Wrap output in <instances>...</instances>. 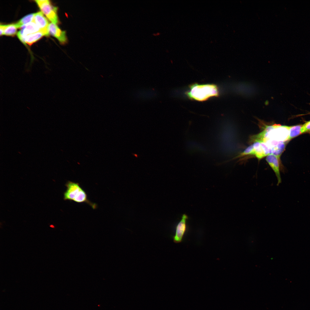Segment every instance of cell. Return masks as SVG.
<instances>
[{"mask_svg": "<svg viewBox=\"0 0 310 310\" xmlns=\"http://www.w3.org/2000/svg\"><path fill=\"white\" fill-rule=\"evenodd\" d=\"M188 218L186 214H183L181 220L176 226L175 233L173 237L175 243H178L182 241L187 229V222Z\"/></svg>", "mask_w": 310, "mask_h": 310, "instance_id": "obj_6", "label": "cell"}, {"mask_svg": "<svg viewBox=\"0 0 310 310\" xmlns=\"http://www.w3.org/2000/svg\"><path fill=\"white\" fill-rule=\"evenodd\" d=\"M248 155H254V150L253 144L248 147L238 156L240 157Z\"/></svg>", "mask_w": 310, "mask_h": 310, "instance_id": "obj_17", "label": "cell"}, {"mask_svg": "<svg viewBox=\"0 0 310 310\" xmlns=\"http://www.w3.org/2000/svg\"><path fill=\"white\" fill-rule=\"evenodd\" d=\"M40 31V29L37 25L32 21L22 27V29L17 33L18 38L24 44V37L28 34Z\"/></svg>", "mask_w": 310, "mask_h": 310, "instance_id": "obj_7", "label": "cell"}, {"mask_svg": "<svg viewBox=\"0 0 310 310\" xmlns=\"http://www.w3.org/2000/svg\"><path fill=\"white\" fill-rule=\"evenodd\" d=\"M186 94L191 99L204 101L212 97H218L219 92L218 86L214 84L195 83L189 86Z\"/></svg>", "mask_w": 310, "mask_h": 310, "instance_id": "obj_1", "label": "cell"}, {"mask_svg": "<svg viewBox=\"0 0 310 310\" xmlns=\"http://www.w3.org/2000/svg\"><path fill=\"white\" fill-rule=\"evenodd\" d=\"M302 125H298L289 127V133L288 141L299 135L301 133Z\"/></svg>", "mask_w": 310, "mask_h": 310, "instance_id": "obj_15", "label": "cell"}, {"mask_svg": "<svg viewBox=\"0 0 310 310\" xmlns=\"http://www.w3.org/2000/svg\"><path fill=\"white\" fill-rule=\"evenodd\" d=\"M285 142H279L274 144L270 149V154L277 156L279 159L285 148Z\"/></svg>", "mask_w": 310, "mask_h": 310, "instance_id": "obj_12", "label": "cell"}, {"mask_svg": "<svg viewBox=\"0 0 310 310\" xmlns=\"http://www.w3.org/2000/svg\"><path fill=\"white\" fill-rule=\"evenodd\" d=\"M160 34V33L158 32V33H157L156 34H153L152 35H154V36H157V35H159Z\"/></svg>", "mask_w": 310, "mask_h": 310, "instance_id": "obj_20", "label": "cell"}, {"mask_svg": "<svg viewBox=\"0 0 310 310\" xmlns=\"http://www.w3.org/2000/svg\"><path fill=\"white\" fill-rule=\"evenodd\" d=\"M309 132H310V121L306 122L304 125H302L301 129V133Z\"/></svg>", "mask_w": 310, "mask_h": 310, "instance_id": "obj_18", "label": "cell"}, {"mask_svg": "<svg viewBox=\"0 0 310 310\" xmlns=\"http://www.w3.org/2000/svg\"><path fill=\"white\" fill-rule=\"evenodd\" d=\"M289 126L274 124L265 129V142L268 140L285 142L288 141Z\"/></svg>", "mask_w": 310, "mask_h": 310, "instance_id": "obj_3", "label": "cell"}, {"mask_svg": "<svg viewBox=\"0 0 310 310\" xmlns=\"http://www.w3.org/2000/svg\"><path fill=\"white\" fill-rule=\"evenodd\" d=\"M43 36H46L45 34L40 31L26 35L24 37V44L27 43L30 45Z\"/></svg>", "mask_w": 310, "mask_h": 310, "instance_id": "obj_13", "label": "cell"}, {"mask_svg": "<svg viewBox=\"0 0 310 310\" xmlns=\"http://www.w3.org/2000/svg\"><path fill=\"white\" fill-rule=\"evenodd\" d=\"M280 159L276 156L270 154L266 156V160L275 173L278 180L277 185L281 182L279 165Z\"/></svg>", "mask_w": 310, "mask_h": 310, "instance_id": "obj_9", "label": "cell"}, {"mask_svg": "<svg viewBox=\"0 0 310 310\" xmlns=\"http://www.w3.org/2000/svg\"><path fill=\"white\" fill-rule=\"evenodd\" d=\"M48 30L49 34L56 38L62 44L67 42L66 33L62 31L56 24L52 23L49 24Z\"/></svg>", "mask_w": 310, "mask_h": 310, "instance_id": "obj_11", "label": "cell"}, {"mask_svg": "<svg viewBox=\"0 0 310 310\" xmlns=\"http://www.w3.org/2000/svg\"><path fill=\"white\" fill-rule=\"evenodd\" d=\"M42 12L53 23L56 24L58 22L57 14V8L53 6L49 1L36 0L35 1Z\"/></svg>", "mask_w": 310, "mask_h": 310, "instance_id": "obj_4", "label": "cell"}, {"mask_svg": "<svg viewBox=\"0 0 310 310\" xmlns=\"http://www.w3.org/2000/svg\"><path fill=\"white\" fill-rule=\"evenodd\" d=\"M17 28L14 24L5 25L3 35L13 36L16 33Z\"/></svg>", "mask_w": 310, "mask_h": 310, "instance_id": "obj_16", "label": "cell"}, {"mask_svg": "<svg viewBox=\"0 0 310 310\" xmlns=\"http://www.w3.org/2000/svg\"><path fill=\"white\" fill-rule=\"evenodd\" d=\"M5 25H0V35H3V34L4 29L5 28Z\"/></svg>", "mask_w": 310, "mask_h": 310, "instance_id": "obj_19", "label": "cell"}, {"mask_svg": "<svg viewBox=\"0 0 310 310\" xmlns=\"http://www.w3.org/2000/svg\"><path fill=\"white\" fill-rule=\"evenodd\" d=\"M254 155L259 160L270 154V150L264 142L256 141L253 144Z\"/></svg>", "mask_w": 310, "mask_h": 310, "instance_id": "obj_10", "label": "cell"}, {"mask_svg": "<svg viewBox=\"0 0 310 310\" xmlns=\"http://www.w3.org/2000/svg\"><path fill=\"white\" fill-rule=\"evenodd\" d=\"M35 13L27 15L21 19L15 25L17 28H22L33 21Z\"/></svg>", "mask_w": 310, "mask_h": 310, "instance_id": "obj_14", "label": "cell"}, {"mask_svg": "<svg viewBox=\"0 0 310 310\" xmlns=\"http://www.w3.org/2000/svg\"><path fill=\"white\" fill-rule=\"evenodd\" d=\"M158 92L152 88H144L137 90L132 94L133 98L137 100L147 101L153 99L158 96Z\"/></svg>", "mask_w": 310, "mask_h": 310, "instance_id": "obj_5", "label": "cell"}, {"mask_svg": "<svg viewBox=\"0 0 310 310\" xmlns=\"http://www.w3.org/2000/svg\"><path fill=\"white\" fill-rule=\"evenodd\" d=\"M65 185L67 189L64 193L65 200H73L80 203L86 202L93 208H96V204L92 203L88 200L86 192L78 183L69 181Z\"/></svg>", "mask_w": 310, "mask_h": 310, "instance_id": "obj_2", "label": "cell"}, {"mask_svg": "<svg viewBox=\"0 0 310 310\" xmlns=\"http://www.w3.org/2000/svg\"><path fill=\"white\" fill-rule=\"evenodd\" d=\"M33 21L38 27L40 31L44 33L46 36L49 35L48 27L49 24L42 12H38L35 13Z\"/></svg>", "mask_w": 310, "mask_h": 310, "instance_id": "obj_8", "label": "cell"}]
</instances>
